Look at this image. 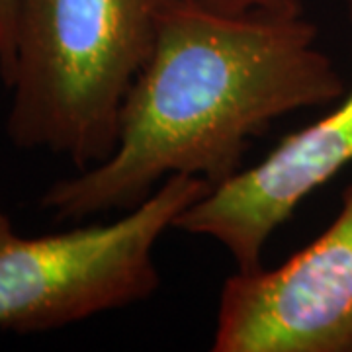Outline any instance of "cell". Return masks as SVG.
I'll list each match as a JSON object with an SVG mask.
<instances>
[{"label": "cell", "mask_w": 352, "mask_h": 352, "mask_svg": "<svg viewBox=\"0 0 352 352\" xmlns=\"http://www.w3.org/2000/svg\"><path fill=\"white\" fill-rule=\"evenodd\" d=\"M204 6L214 10L231 14L247 12H274V10H289L302 6L300 0H196Z\"/></svg>", "instance_id": "cell-7"}, {"label": "cell", "mask_w": 352, "mask_h": 352, "mask_svg": "<svg viewBox=\"0 0 352 352\" xmlns=\"http://www.w3.org/2000/svg\"><path fill=\"white\" fill-rule=\"evenodd\" d=\"M342 92L302 6L231 14L168 0L110 157L53 182L39 206L55 219H88L138 206L168 176L223 184L274 120Z\"/></svg>", "instance_id": "cell-1"}, {"label": "cell", "mask_w": 352, "mask_h": 352, "mask_svg": "<svg viewBox=\"0 0 352 352\" xmlns=\"http://www.w3.org/2000/svg\"><path fill=\"white\" fill-rule=\"evenodd\" d=\"M16 0H0V78L6 85L14 59Z\"/></svg>", "instance_id": "cell-6"}, {"label": "cell", "mask_w": 352, "mask_h": 352, "mask_svg": "<svg viewBox=\"0 0 352 352\" xmlns=\"http://www.w3.org/2000/svg\"><path fill=\"white\" fill-rule=\"evenodd\" d=\"M168 0H16L6 133L78 170L116 147Z\"/></svg>", "instance_id": "cell-2"}, {"label": "cell", "mask_w": 352, "mask_h": 352, "mask_svg": "<svg viewBox=\"0 0 352 352\" xmlns=\"http://www.w3.org/2000/svg\"><path fill=\"white\" fill-rule=\"evenodd\" d=\"M210 190L200 176H168L116 221L39 237L18 233L0 204V331H55L151 298L157 243Z\"/></svg>", "instance_id": "cell-3"}, {"label": "cell", "mask_w": 352, "mask_h": 352, "mask_svg": "<svg viewBox=\"0 0 352 352\" xmlns=\"http://www.w3.org/2000/svg\"><path fill=\"white\" fill-rule=\"evenodd\" d=\"M214 352H352V184L335 221L278 268L223 282Z\"/></svg>", "instance_id": "cell-4"}, {"label": "cell", "mask_w": 352, "mask_h": 352, "mask_svg": "<svg viewBox=\"0 0 352 352\" xmlns=\"http://www.w3.org/2000/svg\"><path fill=\"white\" fill-rule=\"evenodd\" d=\"M352 20V0H346ZM352 163V92L339 108L282 139L261 163L239 170L178 215L173 229L208 237L239 272L263 268V251L311 192Z\"/></svg>", "instance_id": "cell-5"}]
</instances>
